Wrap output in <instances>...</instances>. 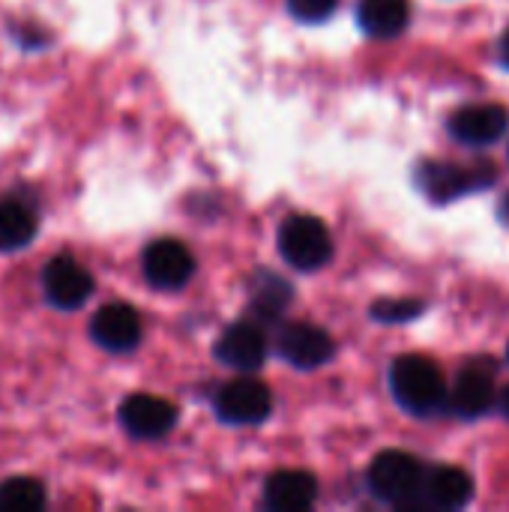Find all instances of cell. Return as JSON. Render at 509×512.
<instances>
[{"label":"cell","instance_id":"obj_1","mask_svg":"<svg viewBox=\"0 0 509 512\" xmlns=\"http://www.w3.org/2000/svg\"><path fill=\"white\" fill-rule=\"evenodd\" d=\"M390 390L396 402L417 417H432L447 408V384L441 369L420 354H405L390 369Z\"/></svg>","mask_w":509,"mask_h":512},{"label":"cell","instance_id":"obj_2","mask_svg":"<svg viewBox=\"0 0 509 512\" xmlns=\"http://www.w3.org/2000/svg\"><path fill=\"white\" fill-rule=\"evenodd\" d=\"M420 192L435 201V204H450L462 195L489 189L495 183V165L492 162H474V165H462V162H438V159H426L417 165L414 171Z\"/></svg>","mask_w":509,"mask_h":512},{"label":"cell","instance_id":"obj_3","mask_svg":"<svg viewBox=\"0 0 509 512\" xmlns=\"http://www.w3.org/2000/svg\"><path fill=\"white\" fill-rule=\"evenodd\" d=\"M426 471L423 465L402 450H387L375 456L369 468V489L378 501L393 507H420Z\"/></svg>","mask_w":509,"mask_h":512},{"label":"cell","instance_id":"obj_4","mask_svg":"<svg viewBox=\"0 0 509 512\" xmlns=\"http://www.w3.org/2000/svg\"><path fill=\"white\" fill-rule=\"evenodd\" d=\"M279 252L294 270L315 273L333 258V237L321 219L291 216L279 228Z\"/></svg>","mask_w":509,"mask_h":512},{"label":"cell","instance_id":"obj_5","mask_svg":"<svg viewBox=\"0 0 509 512\" xmlns=\"http://www.w3.org/2000/svg\"><path fill=\"white\" fill-rule=\"evenodd\" d=\"M273 411V393L264 381L243 372L240 378L228 381L216 396V414L219 420L231 426H255L264 423Z\"/></svg>","mask_w":509,"mask_h":512},{"label":"cell","instance_id":"obj_6","mask_svg":"<svg viewBox=\"0 0 509 512\" xmlns=\"http://www.w3.org/2000/svg\"><path fill=\"white\" fill-rule=\"evenodd\" d=\"M42 294L54 309L75 312L93 294V276L72 255H57L42 270Z\"/></svg>","mask_w":509,"mask_h":512},{"label":"cell","instance_id":"obj_7","mask_svg":"<svg viewBox=\"0 0 509 512\" xmlns=\"http://www.w3.org/2000/svg\"><path fill=\"white\" fill-rule=\"evenodd\" d=\"M495 396H498L495 393V363L471 360L459 372V378L447 396V411H453L462 420H477L495 405Z\"/></svg>","mask_w":509,"mask_h":512},{"label":"cell","instance_id":"obj_8","mask_svg":"<svg viewBox=\"0 0 509 512\" xmlns=\"http://www.w3.org/2000/svg\"><path fill=\"white\" fill-rule=\"evenodd\" d=\"M141 267H144V279L156 291H180L195 273V258L180 240L165 237V240H153L144 249Z\"/></svg>","mask_w":509,"mask_h":512},{"label":"cell","instance_id":"obj_9","mask_svg":"<svg viewBox=\"0 0 509 512\" xmlns=\"http://www.w3.org/2000/svg\"><path fill=\"white\" fill-rule=\"evenodd\" d=\"M276 348H279V354H282L291 366H297V369H303V372L330 363L333 354H336L333 336H330L327 330L315 327V324H306V321L285 324V327L279 330Z\"/></svg>","mask_w":509,"mask_h":512},{"label":"cell","instance_id":"obj_10","mask_svg":"<svg viewBox=\"0 0 509 512\" xmlns=\"http://www.w3.org/2000/svg\"><path fill=\"white\" fill-rule=\"evenodd\" d=\"M120 426L138 441H159L177 426V408L159 396L135 393L120 405Z\"/></svg>","mask_w":509,"mask_h":512},{"label":"cell","instance_id":"obj_11","mask_svg":"<svg viewBox=\"0 0 509 512\" xmlns=\"http://www.w3.org/2000/svg\"><path fill=\"white\" fill-rule=\"evenodd\" d=\"M90 339L111 354H126L141 342V318L126 303H108L90 318Z\"/></svg>","mask_w":509,"mask_h":512},{"label":"cell","instance_id":"obj_12","mask_svg":"<svg viewBox=\"0 0 509 512\" xmlns=\"http://www.w3.org/2000/svg\"><path fill=\"white\" fill-rule=\"evenodd\" d=\"M216 357L237 372H255L267 360V336L258 324L237 321L219 336Z\"/></svg>","mask_w":509,"mask_h":512},{"label":"cell","instance_id":"obj_13","mask_svg":"<svg viewBox=\"0 0 509 512\" xmlns=\"http://www.w3.org/2000/svg\"><path fill=\"white\" fill-rule=\"evenodd\" d=\"M509 126L507 108L501 105H465L450 117V132L456 141L471 147H489L495 144Z\"/></svg>","mask_w":509,"mask_h":512},{"label":"cell","instance_id":"obj_14","mask_svg":"<svg viewBox=\"0 0 509 512\" xmlns=\"http://www.w3.org/2000/svg\"><path fill=\"white\" fill-rule=\"evenodd\" d=\"M474 498V483L462 468L453 465H438L426 471L423 492H420V507L432 510H462Z\"/></svg>","mask_w":509,"mask_h":512},{"label":"cell","instance_id":"obj_15","mask_svg":"<svg viewBox=\"0 0 509 512\" xmlns=\"http://www.w3.org/2000/svg\"><path fill=\"white\" fill-rule=\"evenodd\" d=\"M318 498V480L306 471H276L264 483V501L273 512H303Z\"/></svg>","mask_w":509,"mask_h":512},{"label":"cell","instance_id":"obj_16","mask_svg":"<svg viewBox=\"0 0 509 512\" xmlns=\"http://www.w3.org/2000/svg\"><path fill=\"white\" fill-rule=\"evenodd\" d=\"M408 18H411L408 0H360L357 6L360 27L375 39L399 36L408 27Z\"/></svg>","mask_w":509,"mask_h":512},{"label":"cell","instance_id":"obj_17","mask_svg":"<svg viewBox=\"0 0 509 512\" xmlns=\"http://www.w3.org/2000/svg\"><path fill=\"white\" fill-rule=\"evenodd\" d=\"M36 237V213L21 201H0V252H18Z\"/></svg>","mask_w":509,"mask_h":512},{"label":"cell","instance_id":"obj_18","mask_svg":"<svg viewBox=\"0 0 509 512\" xmlns=\"http://www.w3.org/2000/svg\"><path fill=\"white\" fill-rule=\"evenodd\" d=\"M291 297H294L291 285L282 276H276V273H261L252 282V309L261 318H267V321L270 318H279L288 309Z\"/></svg>","mask_w":509,"mask_h":512},{"label":"cell","instance_id":"obj_19","mask_svg":"<svg viewBox=\"0 0 509 512\" xmlns=\"http://www.w3.org/2000/svg\"><path fill=\"white\" fill-rule=\"evenodd\" d=\"M45 489L30 477H12L0 483V510H42Z\"/></svg>","mask_w":509,"mask_h":512},{"label":"cell","instance_id":"obj_20","mask_svg":"<svg viewBox=\"0 0 509 512\" xmlns=\"http://www.w3.org/2000/svg\"><path fill=\"white\" fill-rule=\"evenodd\" d=\"M426 306L420 300H399V297H390V300H381L372 306V318L381 321V324H405V321H414Z\"/></svg>","mask_w":509,"mask_h":512},{"label":"cell","instance_id":"obj_21","mask_svg":"<svg viewBox=\"0 0 509 512\" xmlns=\"http://www.w3.org/2000/svg\"><path fill=\"white\" fill-rule=\"evenodd\" d=\"M339 0H288V9L294 18L306 21V24H315V21H324L336 12Z\"/></svg>","mask_w":509,"mask_h":512},{"label":"cell","instance_id":"obj_22","mask_svg":"<svg viewBox=\"0 0 509 512\" xmlns=\"http://www.w3.org/2000/svg\"><path fill=\"white\" fill-rule=\"evenodd\" d=\"M501 57H504V63L509 66V30L504 33V39H501Z\"/></svg>","mask_w":509,"mask_h":512},{"label":"cell","instance_id":"obj_23","mask_svg":"<svg viewBox=\"0 0 509 512\" xmlns=\"http://www.w3.org/2000/svg\"><path fill=\"white\" fill-rule=\"evenodd\" d=\"M501 411H504V417L509 420V387L501 393Z\"/></svg>","mask_w":509,"mask_h":512},{"label":"cell","instance_id":"obj_24","mask_svg":"<svg viewBox=\"0 0 509 512\" xmlns=\"http://www.w3.org/2000/svg\"><path fill=\"white\" fill-rule=\"evenodd\" d=\"M498 216L504 219V222H509V195L501 201V210H498Z\"/></svg>","mask_w":509,"mask_h":512},{"label":"cell","instance_id":"obj_25","mask_svg":"<svg viewBox=\"0 0 509 512\" xmlns=\"http://www.w3.org/2000/svg\"><path fill=\"white\" fill-rule=\"evenodd\" d=\"M507 357H509V351H507Z\"/></svg>","mask_w":509,"mask_h":512}]
</instances>
